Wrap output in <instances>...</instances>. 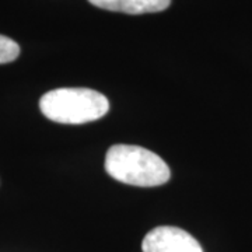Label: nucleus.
Returning <instances> with one entry per match:
<instances>
[{
  "label": "nucleus",
  "mask_w": 252,
  "mask_h": 252,
  "mask_svg": "<svg viewBox=\"0 0 252 252\" xmlns=\"http://www.w3.org/2000/svg\"><path fill=\"white\" fill-rule=\"evenodd\" d=\"M20 55V46L16 41L4 35H0V64L16 61Z\"/></svg>",
  "instance_id": "39448f33"
},
{
  "label": "nucleus",
  "mask_w": 252,
  "mask_h": 252,
  "mask_svg": "<svg viewBox=\"0 0 252 252\" xmlns=\"http://www.w3.org/2000/svg\"><path fill=\"white\" fill-rule=\"evenodd\" d=\"M39 108L54 122L81 125L104 117L108 112L109 101L91 89H56L42 95Z\"/></svg>",
  "instance_id": "f03ea898"
},
{
  "label": "nucleus",
  "mask_w": 252,
  "mask_h": 252,
  "mask_svg": "<svg viewBox=\"0 0 252 252\" xmlns=\"http://www.w3.org/2000/svg\"><path fill=\"white\" fill-rule=\"evenodd\" d=\"M89 1L99 9L126 13V14L158 13L171 4V0H89Z\"/></svg>",
  "instance_id": "20e7f679"
},
{
  "label": "nucleus",
  "mask_w": 252,
  "mask_h": 252,
  "mask_svg": "<svg viewBox=\"0 0 252 252\" xmlns=\"http://www.w3.org/2000/svg\"><path fill=\"white\" fill-rule=\"evenodd\" d=\"M143 252H203L192 235L178 227H156L144 237Z\"/></svg>",
  "instance_id": "7ed1b4c3"
},
{
  "label": "nucleus",
  "mask_w": 252,
  "mask_h": 252,
  "mask_svg": "<svg viewBox=\"0 0 252 252\" xmlns=\"http://www.w3.org/2000/svg\"><path fill=\"white\" fill-rule=\"evenodd\" d=\"M105 170L114 180L133 187H158L168 182L167 162L153 152L132 144H115L105 156Z\"/></svg>",
  "instance_id": "f257e3e1"
}]
</instances>
